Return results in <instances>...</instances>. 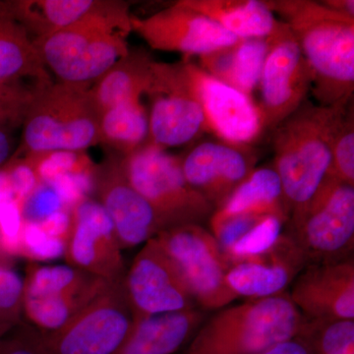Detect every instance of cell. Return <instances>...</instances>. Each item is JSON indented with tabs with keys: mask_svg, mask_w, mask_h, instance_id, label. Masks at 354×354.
<instances>
[{
	"mask_svg": "<svg viewBox=\"0 0 354 354\" xmlns=\"http://www.w3.org/2000/svg\"><path fill=\"white\" fill-rule=\"evenodd\" d=\"M286 223H288V221L281 216H263L230 247V250L225 253V259L232 265L269 252L281 239Z\"/></svg>",
	"mask_w": 354,
	"mask_h": 354,
	"instance_id": "4dcf8cb0",
	"label": "cell"
},
{
	"mask_svg": "<svg viewBox=\"0 0 354 354\" xmlns=\"http://www.w3.org/2000/svg\"><path fill=\"white\" fill-rule=\"evenodd\" d=\"M41 87L44 86L27 81L0 80V129L9 132L22 127L35 94Z\"/></svg>",
	"mask_w": 354,
	"mask_h": 354,
	"instance_id": "d6a6232c",
	"label": "cell"
},
{
	"mask_svg": "<svg viewBox=\"0 0 354 354\" xmlns=\"http://www.w3.org/2000/svg\"><path fill=\"white\" fill-rule=\"evenodd\" d=\"M23 321V278L14 267L0 266V337Z\"/></svg>",
	"mask_w": 354,
	"mask_h": 354,
	"instance_id": "836d02e7",
	"label": "cell"
},
{
	"mask_svg": "<svg viewBox=\"0 0 354 354\" xmlns=\"http://www.w3.org/2000/svg\"><path fill=\"white\" fill-rule=\"evenodd\" d=\"M101 144L122 155L135 152L148 144L149 114L142 102H127L108 109L100 120Z\"/></svg>",
	"mask_w": 354,
	"mask_h": 354,
	"instance_id": "83f0119b",
	"label": "cell"
},
{
	"mask_svg": "<svg viewBox=\"0 0 354 354\" xmlns=\"http://www.w3.org/2000/svg\"><path fill=\"white\" fill-rule=\"evenodd\" d=\"M122 250L113 223L99 203L87 197L72 207L64 244L66 265L106 281H120L127 270Z\"/></svg>",
	"mask_w": 354,
	"mask_h": 354,
	"instance_id": "9a60e30c",
	"label": "cell"
},
{
	"mask_svg": "<svg viewBox=\"0 0 354 354\" xmlns=\"http://www.w3.org/2000/svg\"><path fill=\"white\" fill-rule=\"evenodd\" d=\"M120 162L128 181L152 207L165 230L191 223L202 225L215 211L186 181L181 156L146 144L120 156Z\"/></svg>",
	"mask_w": 354,
	"mask_h": 354,
	"instance_id": "8992f818",
	"label": "cell"
},
{
	"mask_svg": "<svg viewBox=\"0 0 354 354\" xmlns=\"http://www.w3.org/2000/svg\"><path fill=\"white\" fill-rule=\"evenodd\" d=\"M257 90L258 108L265 129L270 131L297 111L311 92L308 64L286 23L271 37Z\"/></svg>",
	"mask_w": 354,
	"mask_h": 354,
	"instance_id": "7c38bea8",
	"label": "cell"
},
{
	"mask_svg": "<svg viewBox=\"0 0 354 354\" xmlns=\"http://www.w3.org/2000/svg\"><path fill=\"white\" fill-rule=\"evenodd\" d=\"M12 143L9 132L0 129V167H2L10 157Z\"/></svg>",
	"mask_w": 354,
	"mask_h": 354,
	"instance_id": "ab89813d",
	"label": "cell"
},
{
	"mask_svg": "<svg viewBox=\"0 0 354 354\" xmlns=\"http://www.w3.org/2000/svg\"><path fill=\"white\" fill-rule=\"evenodd\" d=\"M111 283L68 265L30 262L23 278L24 320L41 332L59 329Z\"/></svg>",
	"mask_w": 354,
	"mask_h": 354,
	"instance_id": "ba28073f",
	"label": "cell"
},
{
	"mask_svg": "<svg viewBox=\"0 0 354 354\" xmlns=\"http://www.w3.org/2000/svg\"><path fill=\"white\" fill-rule=\"evenodd\" d=\"M31 165L39 183L53 184L70 176H92L95 165L84 152L57 151L23 157Z\"/></svg>",
	"mask_w": 354,
	"mask_h": 354,
	"instance_id": "f546056e",
	"label": "cell"
},
{
	"mask_svg": "<svg viewBox=\"0 0 354 354\" xmlns=\"http://www.w3.org/2000/svg\"><path fill=\"white\" fill-rule=\"evenodd\" d=\"M354 108L351 102L335 128L329 176L354 186Z\"/></svg>",
	"mask_w": 354,
	"mask_h": 354,
	"instance_id": "1f68e13d",
	"label": "cell"
},
{
	"mask_svg": "<svg viewBox=\"0 0 354 354\" xmlns=\"http://www.w3.org/2000/svg\"><path fill=\"white\" fill-rule=\"evenodd\" d=\"M351 102L321 106L306 101L272 130V167L281 179L288 220L329 176L333 136Z\"/></svg>",
	"mask_w": 354,
	"mask_h": 354,
	"instance_id": "7a4b0ae2",
	"label": "cell"
},
{
	"mask_svg": "<svg viewBox=\"0 0 354 354\" xmlns=\"http://www.w3.org/2000/svg\"><path fill=\"white\" fill-rule=\"evenodd\" d=\"M0 80H22L39 86L51 83L31 38L4 1H0Z\"/></svg>",
	"mask_w": 354,
	"mask_h": 354,
	"instance_id": "484cf974",
	"label": "cell"
},
{
	"mask_svg": "<svg viewBox=\"0 0 354 354\" xmlns=\"http://www.w3.org/2000/svg\"><path fill=\"white\" fill-rule=\"evenodd\" d=\"M123 286L134 322L158 314L199 308L176 266L155 237L135 256Z\"/></svg>",
	"mask_w": 354,
	"mask_h": 354,
	"instance_id": "5bb4252c",
	"label": "cell"
},
{
	"mask_svg": "<svg viewBox=\"0 0 354 354\" xmlns=\"http://www.w3.org/2000/svg\"><path fill=\"white\" fill-rule=\"evenodd\" d=\"M64 241L46 234L39 225L23 223L18 257L38 263L55 259L64 256Z\"/></svg>",
	"mask_w": 354,
	"mask_h": 354,
	"instance_id": "e575fe53",
	"label": "cell"
},
{
	"mask_svg": "<svg viewBox=\"0 0 354 354\" xmlns=\"http://www.w3.org/2000/svg\"><path fill=\"white\" fill-rule=\"evenodd\" d=\"M304 322L288 293L248 300L203 323L185 354H259L299 334Z\"/></svg>",
	"mask_w": 354,
	"mask_h": 354,
	"instance_id": "277c9868",
	"label": "cell"
},
{
	"mask_svg": "<svg viewBox=\"0 0 354 354\" xmlns=\"http://www.w3.org/2000/svg\"><path fill=\"white\" fill-rule=\"evenodd\" d=\"M7 8L32 41L46 38L87 15L99 0H6Z\"/></svg>",
	"mask_w": 354,
	"mask_h": 354,
	"instance_id": "4316f807",
	"label": "cell"
},
{
	"mask_svg": "<svg viewBox=\"0 0 354 354\" xmlns=\"http://www.w3.org/2000/svg\"><path fill=\"white\" fill-rule=\"evenodd\" d=\"M239 215L278 216L288 223L281 179L274 167H256L209 218V225Z\"/></svg>",
	"mask_w": 354,
	"mask_h": 354,
	"instance_id": "d4e9b609",
	"label": "cell"
},
{
	"mask_svg": "<svg viewBox=\"0 0 354 354\" xmlns=\"http://www.w3.org/2000/svg\"><path fill=\"white\" fill-rule=\"evenodd\" d=\"M14 262H15V258L9 253L2 236L1 228H0V266L13 267Z\"/></svg>",
	"mask_w": 354,
	"mask_h": 354,
	"instance_id": "60d3db41",
	"label": "cell"
},
{
	"mask_svg": "<svg viewBox=\"0 0 354 354\" xmlns=\"http://www.w3.org/2000/svg\"><path fill=\"white\" fill-rule=\"evenodd\" d=\"M271 38L239 39L199 57V66L221 82L251 95L257 90Z\"/></svg>",
	"mask_w": 354,
	"mask_h": 354,
	"instance_id": "7402d4cb",
	"label": "cell"
},
{
	"mask_svg": "<svg viewBox=\"0 0 354 354\" xmlns=\"http://www.w3.org/2000/svg\"><path fill=\"white\" fill-rule=\"evenodd\" d=\"M91 86L50 83L35 94L24 122L20 153L84 152L101 144L100 120Z\"/></svg>",
	"mask_w": 354,
	"mask_h": 354,
	"instance_id": "5b68a950",
	"label": "cell"
},
{
	"mask_svg": "<svg viewBox=\"0 0 354 354\" xmlns=\"http://www.w3.org/2000/svg\"><path fill=\"white\" fill-rule=\"evenodd\" d=\"M133 325L122 279L111 281L59 329L39 330V342L44 354H114Z\"/></svg>",
	"mask_w": 354,
	"mask_h": 354,
	"instance_id": "9c48e42d",
	"label": "cell"
},
{
	"mask_svg": "<svg viewBox=\"0 0 354 354\" xmlns=\"http://www.w3.org/2000/svg\"><path fill=\"white\" fill-rule=\"evenodd\" d=\"M64 209H71L65 205L57 190L50 184L39 183L23 202L21 216L23 223L39 225Z\"/></svg>",
	"mask_w": 354,
	"mask_h": 354,
	"instance_id": "d590c367",
	"label": "cell"
},
{
	"mask_svg": "<svg viewBox=\"0 0 354 354\" xmlns=\"http://www.w3.org/2000/svg\"><path fill=\"white\" fill-rule=\"evenodd\" d=\"M131 17L125 2L99 0L80 20L32 43L59 82L92 86L129 53Z\"/></svg>",
	"mask_w": 354,
	"mask_h": 354,
	"instance_id": "3957f363",
	"label": "cell"
},
{
	"mask_svg": "<svg viewBox=\"0 0 354 354\" xmlns=\"http://www.w3.org/2000/svg\"><path fill=\"white\" fill-rule=\"evenodd\" d=\"M181 62L188 85L201 106L208 133L234 146L251 147L257 142L266 129L253 97L221 82L190 60Z\"/></svg>",
	"mask_w": 354,
	"mask_h": 354,
	"instance_id": "4fadbf2b",
	"label": "cell"
},
{
	"mask_svg": "<svg viewBox=\"0 0 354 354\" xmlns=\"http://www.w3.org/2000/svg\"><path fill=\"white\" fill-rule=\"evenodd\" d=\"M131 28L152 50L183 53L186 58L201 57L239 39L181 0L147 17L132 16Z\"/></svg>",
	"mask_w": 354,
	"mask_h": 354,
	"instance_id": "2e32d148",
	"label": "cell"
},
{
	"mask_svg": "<svg viewBox=\"0 0 354 354\" xmlns=\"http://www.w3.org/2000/svg\"><path fill=\"white\" fill-rule=\"evenodd\" d=\"M155 60L143 50H129L90 87L100 114L127 102H142L153 78Z\"/></svg>",
	"mask_w": 354,
	"mask_h": 354,
	"instance_id": "cb8c5ba5",
	"label": "cell"
},
{
	"mask_svg": "<svg viewBox=\"0 0 354 354\" xmlns=\"http://www.w3.org/2000/svg\"><path fill=\"white\" fill-rule=\"evenodd\" d=\"M207 16L237 39H268L285 23L278 19L266 0H181Z\"/></svg>",
	"mask_w": 354,
	"mask_h": 354,
	"instance_id": "603a6c76",
	"label": "cell"
},
{
	"mask_svg": "<svg viewBox=\"0 0 354 354\" xmlns=\"http://www.w3.org/2000/svg\"><path fill=\"white\" fill-rule=\"evenodd\" d=\"M93 194L111 218L123 250L145 244L164 232L156 212L128 181L120 157L95 165Z\"/></svg>",
	"mask_w": 354,
	"mask_h": 354,
	"instance_id": "e0dca14e",
	"label": "cell"
},
{
	"mask_svg": "<svg viewBox=\"0 0 354 354\" xmlns=\"http://www.w3.org/2000/svg\"><path fill=\"white\" fill-rule=\"evenodd\" d=\"M307 264L304 254L288 235H281L269 252L230 266L227 283L235 297L249 300L286 292Z\"/></svg>",
	"mask_w": 354,
	"mask_h": 354,
	"instance_id": "ffe728a7",
	"label": "cell"
},
{
	"mask_svg": "<svg viewBox=\"0 0 354 354\" xmlns=\"http://www.w3.org/2000/svg\"><path fill=\"white\" fill-rule=\"evenodd\" d=\"M0 354H44L39 330L23 321L8 334L0 337Z\"/></svg>",
	"mask_w": 354,
	"mask_h": 354,
	"instance_id": "8d00e7d4",
	"label": "cell"
},
{
	"mask_svg": "<svg viewBox=\"0 0 354 354\" xmlns=\"http://www.w3.org/2000/svg\"><path fill=\"white\" fill-rule=\"evenodd\" d=\"M155 239L176 266L198 307L221 309L236 299L227 283L230 263L207 228L195 223L178 225Z\"/></svg>",
	"mask_w": 354,
	"mask_h": 354,
	"instance_id": "30bf717a",
	"label": "cell"
},
{
	"mask_svg": "<svg viewBox=\"0 0 354 354\" xmlns=\"http://www.w3.org/2000/svg\"><path fill=\"white\" fill-rule=\"evenodd\" d=\"M297 41L321 106L353 100L354 18L313 0H266Z\"/></svg>",
	"mask_w": 354,
	"mask_h": 354,
	"instance_id": "6da1fadb",
	"label": "cell"
},
{
	"mask_svg": "<svg viewBox=\"0 0 354 354\" xmlns=\"http://www.w3.org/2000/svg\"><path fill=\"white\" fill-rule=\"evenodd\" d=\"M288 295L305 318L354 320L353 258L307 265Z\"/></svg>",
	"mask_w": 354,
	"mask_h": 354,
	"instance_id": "d6986e66",
	"label": "cell"
},
{
	"mask_svg": "<svg viewBox=\"0 0 354 354\" xmlns=\"http://www.w3.org/2000/svg\"><path fill=\"white\" fill-rule=\"evenodd\" d=\"M320 2L335 12L354 18L353 0H324Z\"/></svg>",
	"mask_w": 354,
	"mask_h": 354,
	"instance_id": "f35d334b",
	"label": "cell"
},
{
	"mask_svg": "<svg viewBox=\"0 0 354 354\" xmlns=\"http://www.w3.org/2000/svg\"><path fill=\"white\" fill-rule=\"evenodd\" d=\"M259 354H314L311 346L304 337L295 335L290 339L274 344Z\"/></svg>",
	"mask_w": 354,
	"mask_h": 354,
	"instance_id": "74e56055",
	"label": "cell"
},
{
	"mask_svg": "<svg viewBox=\"0 0 354 354\" xmlns=\"http://www.w3.org/2000/svg\"><path fill=\"white\" fill-rule=\"evenodd\" d=\"M199 308L171 312L136 321L114 354H174L189 342L204 323Z\"/></svg>",
	"mask_w": 354,
	"mask_h": 354,
	"instance_id": "44dd1931",
	"label": "cell"
},
{
	"mask_svg": "<svg viewBox=\"0 0 354 354\" xmlns=\"http://www.w3.org/2000/svg\"><path fill=\"white\" fill-rule=\"evenodd\" d=\"M252 147L204 141L181 156L186 181L215 208L220 207L256 169Z\"/></svg>",
	"mask_w": 354,
	"mask_h": 354,
	"instance_id": "ac0fdd59",
	"label": "cell"
},
{
	"mask_svg": "<svg viewBox=\"0 0 354 354\" xmlns=\"http://www.w3.org/2000/svg\"><path fill=\"white\" fill-rule=\"evenodd\" d=\"M150 99L149 141L158 148L192 143L208 133L199 102L184 74L183 62H153V78L147 95Z\"/></svg>",
	"mask_w": 354,
	"mask_h": 354,
	"instance_id": "8fae6325",
	"label": "cell"
},
{
	"mask_svg": "<svg viewBox=\"0 0 354 354\" xmlns=\"http://www.w3.org/2000/svg\"><path fill=\"white\" fill-rule=\"evenodd\" d=\"M298 335L306 339L314 354H354V320L351 319L304 317Z\"/></svg>",
	"mask_w": 354,
	"mask_h": 354,
	"instance_id": "f1b7e54d",
	"label": "cell"
},
{
	"mask_svg": "<svg viewBox=\"0 0 354 354\" xmlns=\"http://www.w3.org/2000/svg\"><path fill=\"white\" fill-rule=\"evenodd\" d=\"M288 236L307 264L351 259L354 245V186L328 176L304 208L290 216Z\"/></svg>",
	"mask_w": 354,
	"mask_h": 354,
	"instance_id": "52a82bcc",
	"label": "cell"
}]
</instances>
